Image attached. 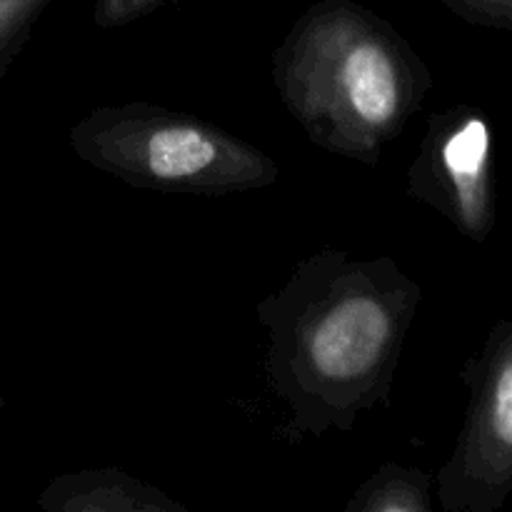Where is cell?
Wrapping results in <instances>:
<instances>
[{
  "instance_id": "obj_1",
  "label": "cell",
  "mask_w": 512,
  "mask_h": 512,
  "mask_svg": "<svg viewBox=\"0 0 512 512\" xmlns=\"http://www.w3.org/2000/svg\"><path fill=\"white\" fill-rule=\"evenodd\" d=\"M423 290L390 255L320 250L255 313L268 330V375L298 433H350L390 403Z\"/></svg>"
},
{
  "instance_id": "obj_2",
  "label": "cell",
  "mask_w": 512,
  "mask_h": 512,
  "mask_svg": "<svg viewBox=\"0 0 512 512\" xmlns=\"http://www.w3.org/2000/svg\"><path fill=\"white\" fill-rule=\"evenodd\" d=\"M273 83L315 145L375 165L428 98L433 73L378 13L318 0L275 48Z\"/></svg>"
},
{
  "instance_id": "obj_3",
  "label": "cell",
  "mask_w": 512,
  "mask_h": 512,
  "mask_svg": "<svg viewBox=\"0 0 512 512\" xmlns=\"http://www.w3.org/2000/svg\"><path fill=\"white\" fill-rule=\"evenodd\" d=\"M68 140L83 163L158 193L233 195L280 178L275 160L238 135L150 103L90 110Z\"/></svg>"
},
{
  "instance_id": "obj_4",
  "label": "cell",
  "mask_w": 512,
  "mask_h": 512,
  "mask_svg": "<svg viewBox=\"0 0 512 512\" xmlns=\"http://www.w3.org/2000/svg\"><path fill=\"white\" fill-rule=\"evenodd\" d=\"M463 380L465 423L435 475V493L445 512H498L512 493V318L493 325Z\"/></svg>"
},
{
  "instance_id": "obj_5",
  "label": "cell",
  "mask_w": 512,
  "mask_h": 512,
  "mask_svg": "<svg viewBox=\"0 0 512 512\" xmlns=\"http://www.w3.org/2000/svg\"><path fill=\"white\" fill-rule=\"evenodd\" d=\"M408 195L438 210L473 243L495 228L493 130L483 110L455 105L428 118L408 170Z\"/></svg>"
},
{
  "instance_id": "obj_6",
  "label": "cell",
  "mask_w": 512,
  "mask_h": 512,
  "mask_svg": "<svg viewBox=\"0 0 512 512\" xmlns=\"http://www.w3.org/2000/svg\"><path fill=\"white\" fill-rule=\"evenodd\" d=\"M38 508L48 512H185L160 488L125 470H78L45 485Z\"/></svg>"
},
{
  "instance_id": "obj_7",
  "label": "cell",
  "mask_w": 512,
  "mask_h": 512,
  "mask_svg": "<svg viewBox=\"0 0 512 512\" xmlns=\"http://www.w3.org/2000/svg\"><path fill=\"white\" fill-rule=\"evenodd\" d=\"M433 478L418 468L383 465L353 493L345 512H430Z\"/></svg>"
},
{
  "instance_id": "obj_8",
  "label": "cell",
  "mask_w": 512,
  "mask_h": 512,
  "mask_svg": "<svg viewBox=\"0 0 512 512\" xmlns=\"http://www.w3.org/2000/svg\"><path fill=\"white\" fill-rule=\"evenodd\" d=\"M50 0H0V75L23 50Z\"/></svg>"
},
{
  "instance_id": "obj_9",
  "label": "cell",
  "mask_w": 512,
  "mask_h": 512,
  "mask_svg": "<svg viewBox=\"0 0 512 512\" xmlns=\"http://www.w3.org/2000/svg\"><path fill=\"white\" fill-rule=\"evenodd\" d=\"M443 3L468 23L512 33V0H443Z\"/></svg>"
},
{
  "instance_id": "obj_10",
  "label": "cell",
  "mask_w": 512,
  "mask_h": 512,
  "mask_svg": "<svg viewBox=\"0 0 512 512\" xmlns=\"http://www.w3.org/2000/svg\"><path fill=\"white\" fill-rule=\"evenodd\" d=\"M170 0H98L93 10V20L98 28H120L125 23L153 13Z\"/></svg>"
}]
</instances>
